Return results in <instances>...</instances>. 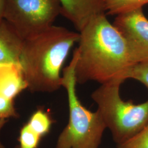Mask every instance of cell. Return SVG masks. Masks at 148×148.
<instances>
[{"mask_svg":"<svg viewBox=\"0 0 148 148\" xmlns=\"http://www.w3.org/2000/svg\"><path fill=\"white\" fill-rule=\"evenodd\" d=\"M75 67L77 84L126 80L130 70L137 65L127 42L106 13L93 18L79 32Z\"/></svg>","mask_w":148,"mask_h":148,"instance_id":"6da1fadb","label":"cell"},{"mask_svg":"<svg viewBox=\"0 0 148 148\" xmlns=\"http://www.w3.org/2000/svg\"><path fill=\"white\" fill-rule=\"evenodd\" d=\"M79 34L52 25L23 40L19 64L32 92L52 93L62 86L61 70Z\"/></svg>","mask_w":148,"mask_h":148,"instance_id":"7a4b0ae2","label":"cell"},{"mask_svg":"<svg viewBox=\"0 0 148 148\" xmlns=\"http://www.w3.org/2000/svg\"><path fill=\"white\" fill-rule=\"evenodd\" d=\"M77 58L75 50L71 62L63 70L62 86L68 95L69 121L59 136L55 148H98L106 129L99 111H90L78 98L75 76Z\"/></svg>","mask_w":148,"mask_h":148,"instance_id":"3957f363","label":"cell"},{"mask_svg":"<svg viewBox=\"0 0 148 148\" xmlns=\"http://www.w3.org/2000/svg\"><path fill=\"white\" fill-rule=\"evenodd\" d=\"M123 82L118 79L102 84L91 95L117 145L133 137L148 124V99L139 104L123 101L120 92Z\"/></svg>","mask_w":148,"mask_h":148,"instance_id":"277c9868","label":"cell"},{"mask_svg":"<svg viewBox=\"0 0 148 148\" xmlns=\"http://www.w3.org/2000/svg\"><path fill=\"white\" fill-rule=\"evenodd\" d=\"M59 0H6L3 19L24 40L53 25Z\"/></svg>","mask_w":148,"mask_h":148,"instance_id":"5b68a950","label":"cell"},{"mask_svg":"<svg viewBox=\"0 0 148 148\" xmlns=\"http://www.w3.org/2000/svg\"><path fill=\"white\" fill-rule=\"evenodd\" d=\"M112 24L127 42L137 64L148 60V19L142 8L117 15Z\"/></svg>","mask_w":148,"mask_h":148,"instance_id":"8992f818","label":"cell"},{"mask_svg":"<svg viewBox=\"0 0 148 148\" xmlns=\"http://www.w3.org/2000/svg\"><path fill=\"white\" fill-rule=\"evenodd\" d=\"M61 14L80 32L95 16L105 13L101 0H59Z\"/></svg>","mask_w":148,"mask_h":148,"instance_id":"52a82bcc","label":"cell"},{"mask_svg":"<svg viewBox=\"0 0 148 148\" xmlns=\"http://www.w3.org/2000/svg\"><path fill=\"white\" fill-rule=\"evenodd\" d=\"M28 86L20 64L2 63L0 66V96L14 99Z\"/></svg>","mask_w":148,"mask_h":148,"instance_id":"ba28073f","label":"cell"},{"mask_svg":"<svg viewBox=\"0 0 148 148\" xmlns=\"http://www.w3.org/2000/svg\"><path fill=\"white\" fill-rule=\"evenodd\" d=\"M23 40L4 19L0 22V63L19 64Z\"/></svg>","mask_w":148,"mask_h":148,"instance_id":"9c48e42d","label":"cell"},{"mask_svg":"<svg viewBox=\"0 0 148 148\" xmlns=\"http://www.w3.org/2000/svg\"><path fill=\"white\" fill-rule=\"evenodd\" d=\"M106 14L119 15L142 8L148 0H101Z\"/></svg>","mask_w":148,"mask_h":148,"instance_id":"30bf717a","label":"cell"},{"mask_svg":"<svg viewBox=\"0 0 148 148\" xmlns=\"http://www.w3.org/2000/svg\"><path fill=\"white\" fill-rule=\"evenodd\" d=\"M27 124L32 130L42 137L49 132L52 121L46 112L38 110L32 115Z\"/></svg>","mask_w":148,"mask_h":148,"instance_id":"8fae6325","label":"cell"},{"mask_svg":"<svg viewBox=\"0 0 148 148\" xmlns=\"http://www.w3.org/2000/svg\"><path fill=\"white\" fill-rule=\"evenodd\" d=\"M41 138L27 123L21 130L19 137L20 145L16 148H37Z\"/></svg>","mask_w":148,"mask_h":148,"instance_id":"7c38bea8","label":"cell"},{"mask_svg":"<svg viewBox=\"0 0 148 148\" xmlns=\"http://www.w3.org/2000/svg\"><path fill=\"white\" fill-rule=\"evenodd\" d=\"M117 148H148V124L133 137L118 145Z\"/></svg>","mask_w":148,"mask_h":148,"instance_id":"4fadbf2b","label":"cell"},{"mask_svg":"<svg viewBox=\"0 0 148 148\" xmlns=\"http://www.w3.org/2000/svg\"><path fill=\"white\" fill-rule=\"evenodd\" d=\"M127 79L137 80L148 89V60L134 65L127 74Z\"/></svg>","mask_w":148,"mask_h":148,"instance_id":"5bb4252c","label":"cell"},{"mask_svg":"<svg viewBox=\"0 0 148 148\" xmlns=\"http://www.w3.org/2000/svg\"><path fill=\"white\" fill-rule=\"evenodd\" d=\"M18 114L14 107L13 99L0 96V119L17 117Z\"/></svg>","mask_w":148,"mask_h":148,"instance_id":"9a60e30c","label":"cell"},{"mask_svg":"<svg viewBox=\"0 0 148 148\" xmlns=\"http://www.w3.org/2000/svg\"><path fill=\"white\" fill-rule=\"evenodd\" d=\"M6 0H0V22L3 20Z\"/></svg>","mask_w":148,"mask_h":148,"instance_id":"2e32d148","label":"cell"},{"mask_svg":"<svg viewBox=\"0 0 148 148\" xmlns=\"http://www.w3.org/2000/svg\"><path fill=\"white\" fill-rule=\"evenodd\" d=\"M7 119H0V132L2 129L3 128V127H4V126L5 125V123H7ZM0 148H5V146L3 145L2 143H1V140H0Z\"/></svg>","mask_w":148,"mask_h":148,"instance_id":"e0dca14e","label":"cell"},{"mask_svg":"<svg viewBox=\"0 0 148 148\" xmlns=\"http://www.w3.org/2000/svg\"><path fill=\"white\" fill-rule=\"evenodd\" d=\"M2 63H0V66H1V65Z\"/></svg>","mask_w":148,"mask_h":148,"instance_id":"ac0fdd59","label":"cell"}]
</instances>
